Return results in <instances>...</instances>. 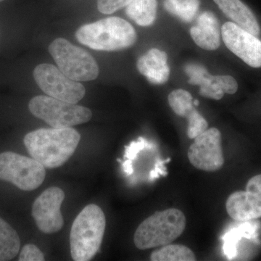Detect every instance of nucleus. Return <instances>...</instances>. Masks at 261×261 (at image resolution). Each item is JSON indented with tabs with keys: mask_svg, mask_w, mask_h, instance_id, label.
Segmentation results:
<instances>
[{
	"mask_svg": "<svg viewBox=\"0 0 261 261\" xmlns=\"http://www.w3.org/2000/svg\"><path fill=\"white\" fill-rule=\"evenodd\" d=\"M157 9V0H132L126 7V13L137 25L147 27L153 24Z\"/></svg>",
	"mask_w": 261,
	"mask_h": 261,
	"instance_id": "17",
	"label": "nucleus"
},
{
	"mask_svg": "<svg viewBox=\"0 0 261 261\" xmlns=\"http://www.w3.org/2000/svg\"><path fill=\"white\" fill-rule=\"evenodd\" d=\"M49 51L58 68L71 80L89 82L99 75V65L93 57L67 39H56L49 44Z\"/></svg>",
	"mask_w": 261,
	"mask_h": 261,
	"instance_id": "6",
	"label": "nucleus"
},
{
	"mask_svg": "<svg viewBox=\"0 0 261 261\" xmlns=\"http://www.w3.org/2000/svg\"><path fill=\"white\" fill-rule=\"evenodd\" d=\"M5 1V0H0V2Z\"/></svg>",
	"mask_w": 261,
	"mask_h": 261,
	"instance_id": "27",
	"label": "nucleus"
},
{
	"mask_svg": "<svg viewBox=\"0 0 261 261\" xmlns=\"http://www.w3.org/2000/svg\"><path fill=\"white\" fill-rule=\"evenodd\" d=\"M152 261H195V253L188 247L182 245H165L152 252Z\"/></svg>",
	"mask_w": 261,
	"mask_h": 261,
	"instance_id": "20",
	"label": "nucleus"
},
{
	"mask_svg": "<svg viewBox=\"0 0 261 261\" xmlns=\"http://www.w3.org/2000/svg\"><path fill=\"white\" fill-rule=\"evenodd\" d=\"M77 40L98 51H119L133 46L137 35L135 28L124 19L110 17L85 24L75 32Z\"/></svg>",
	"mask_w": 261,
	"mask_h": 261,
	"instance_id": "2",
	"label": "nucleus"
},
{
	"mask_svg": "<svg viewBox=\"0 0 261 261\" xmlns=\"http://www.w3.org/2000/svg\"><path fill=\"white\" fill-rule=\"evenodd\" d=\"M185 73L189 75V83L192 85H197L200 84L202 80L208 75L209 72L202 65L196 63H190L185 66Z\"/></svg>",
	"mask_w": 261,
	"mask_h": 261,
	"instance_id": "22",
	"label": "nucleus"
},
{
	"mask_svg": "<svg viewBox=\"0 0 261 261\" xmlns=\"http://www.w3.org/2000/svg\"><path fill=\"white\" fill-rule=\"evenodd\" d=\"M199 86H200L199 92L202 97L210 98L216 100H219L224 97V92L219 87V84L215 82L214 75H211V73L206 75Z\"/></svg>",
	"mask_w": 261,
	"mask_h": 261,
	"instance_id": "21",
	"label": "nucleus"
},
{
	"mask_svg": "<svg viewBox=\"0 0 261 261\" xmlns=\"http://www.w3.org/2000/svg\"><path fill=\"white\" fill-rule=\"evenodd\" d=\"M121 162L123 173L132 184L154 181L160 176L167 174L165 163L170 159L160 157L157 146L146 139L140 137L125 149L124 161Z\"/></svg>",
	"mask_w": 261,
	"mask_h": 261,
	"instance_id": "5",
	"label": "nucleus"
},
{
	"mask_svg": "<svg viewBox=\"0 0 261 261\" xmlns=\"http://www.w3.org/2000/svg\"><path fill=\"white\" fill-rule=\"evenodd\" d=\"M186 228L181 211L169 208L158 211L146 219L135 231L134 243L140 250L169 245L179 238Z\"/></svg>",
	"mask_w": 261,
	"mask_h": 261,
	"instance_id": "4",
	"label": "nucleus"
},
{
	"mask_svg": "<svg viewBox=\"0 0 261 261\" xmlns=\"http://www.w3.org/2000/svg\"><path fill=\"white\" fill-rule=\"evenodd\" d=\"M194 105L197 107V106H199V101L197 100V99H195V100H194Z\"/></svg>",
	"mask_w": 261,
	"mask_h": 261,
	"instance_id": "26",
	"label": "nucleus"
},
{
	"mask_svg": "<svg viewBox=\"0 0 261 261\" xmlns=\"http://www.w3.org/2000/svg\"><path fill=\"white\" fill-rule=\"evenodd\" d=\"M190 35L198 47L205 50H216L220 46L221 29L218 18L211 12L199 15L195 25L190 29Z\"/></svg>",
	"mask_w": 261,
	"mask_h": 261,
	"instance_id": "15",
	"label": "nucleus"
},
{
	"mask_svg": "<svg viewBox=\"0 0 261 261\" xmlns=\"http://www.w3.org/2000/svg\"><path fill=\"white\" fill-rule=\"evenodd\" d=\"M65 193L59 187H53L42 192L32 206V216L42 232L51 234L61 231L64 224L61 207Z\"/></svg>",
	"mask_w": 261,
	"mask_h": 261,
	"instance_id": "11",
	"label": "nucleus"
},
{
	"mask_svg": "<svg viewBox=\"0 0 261 261\" xmlns=\"http://www.w3.org/2000/svg\"><path fill=\"white\" fill-rule=\"evenodd\" d=\"M226 212L234 221L245 222L261 218V174L249 180L245 191L231 194L226 202Z\"/></svg>",
	"mask_w": 261,
	"mask_h": 261,
	"instance_id": "12",
	"label": "nucleus"
},
{
	"mask_svg": "<svg viewBox=\"0 0 261 261\" xmlns=\"http://www.w3.org/2000/svg\"><path fill=\"white\" fill-rule=\"evenodd\" d=\"M168 104L173 112L186 118L188 121L187 135L189 138L195 139L207 129L208 123L196 109L192 94L185 89L173 90L168 95Z\"/></svg>",
	"mask_w": 261,
	"mask_h": 261,
	"instance_id": "13",
	"label": "nucleus"
},
{
	"mask_svg": "<svg viewBox=\"0 0 261 261\" xmlns=\"http://www.w3.org/2000/svg\"><path fill=\"white\" fill-rule=\"evenodd\" d=\"M187 155L190 163L197 169L207 172L219 171L224 164L221 132L213 127L197 136Z\"/></svg>",
	"mask_w": 261,
	"mask_h": 261,
	"instance_id": "10",
	"label": "nucleus"
},
{
	"mask_svg": "<svg viewBox=\"0 0 261 261\" xmlns=\"http://www.w3.org/2000/svg\"><path fill=\"white\" fill-rule=\"evenodd\" d=\"M45 177V167L37 160L13 152L0 153V180L23 191H32L42 185Z\"/></svg>",
	"mask_w": 261,
	"mask_h": 261,
	"instance_id": "8",
	"label": "nucleus"
},
{
	"mask_svg": "<svg viewBox=\"0 0 261 261\" xmlns=\"http://www.w3.org/2000/svg\"><path fill=\"white\" fill-rule=\"evenodd\" d=\"M30 112L53 128H68L90 121L89 108L49 96H36L29 104Z\"/></svg>",
	"mask_w": 261,
	"mask_h": 261,
	"instance_id": "7",
	"label": "nucleus"
},
{
	"mask_svg": "<svg viewBox=\"0 0 261 261\" xmlns=\"http://www.w3.org/2000/svg\"><path fill=\"white\" fill-rule=\"evenodd\" d=\"M20 248V240L18 233L0 217V261L14 258Z\"/></svg>",
	"mask_w": 261,
	"mask_h": 261,
	"instance_id": "18",
	"label": "nucleus"
},
{
	"mask_svg": "<svg viewBox=\"0 0 261 261\" xmlns=\"http://www.w3.org/2000/svg\"><path fill=\"white\" fill-rule=\"evenodd\" d=\"M137 69L151 84L161 85L169 80L168 56L164 51L153 48L137 61Z\"/></svg>",
	"mask_w": 261,
	"mask_h": 261,
	"instance_id": "16",
	"label": "nucleus"
},
{
	"mask_svg": "<svg viewBox=\"0 0 261 261\" xmlns=\"http://www.w3.org/2000/svg\"><path fill=\"white\" fill-rule=\"evenodd\" d=\"M231 22L261 39V23L251 8L242 0H214Z\"/></svg>",
	"mask_w": 261,
	"mask_h": 261,
	"instance_id": "14",
	"label": "nucleus"
},
{
	"mask_svg": "<svg viewBox=\"0 0 261 261\" xmlns=\"http://www.w3.org/2000/svg\"><path fill=\"white\" fill-rule=\"evenodd\" d=\"M34 80L44 93L65 102H80L86 94L83 84L70 79L55 65L43 63L34 70Z\"/></svg>",
	"mask_w": 261,
	"mask_h": 261,
	"instance_id": "9",
	"label": "nucleus"
},
{
	"mask_svg": "<svg viewBox=\"0 0 261 261\" xmlns=\"http://www.w3.org/2000/svg\"><path fill=\"white\" fill-rule=\"evenodd\" d=\"M163 4L165 9L170 14L185 23H190L198 12L200 2V0H165Z\"/></svg>",
	"mask_w": 261,
	"mask_h": 261,
	"instance_id": "19",
	"label": "nucleus"
},
{
	"mask_svg": "<svg viewBox=\"0 0 261 261\" xmlns=\"http://www.w3.org/2000/svg\"><path fill=\"white\" fill-rule=\"evenodd\" d=\"M106 220L97 205L86 206L75 218L70 233V253L75 261L92 260L102 245Z\"/></svg>",
	"mask_w": 261,
	"mask_h": 261,
	"instance_id": "3",
	"label": "nucleus"
},
{
	"mask_svg": "<svg viewBox=\"0 0 261 261\" xmlns=\"http://www.w3.org/2000/svg\"><path fill=\"white\" fill-rule=\"evenodd\" d=\"M80 134L71 127L39 128L29 132L23 142L32 159L47 168L64 165L74 153Z\"/></svg>",
	"mask_w": 261,
	"mask_h": 261,
	"instance_id": "1",
	"label": "nucleus"
},
{
	"mask_svg": "<svg viewBox=\"0 0 261 261\" xmlns=\"http://www.w3.org/2000/svg\"><path fill=\"white\" fill-rule=\"evenodd\" d=\"M132 0H97V9L103 14H112L126 8Z\"/></svg>",
	"mask_w": 261,
	"mask_h": 261,
	"instance_id": "24",
	"label": "nucleus"
},
{
	"mask_svg": "<svg viewBox=\"0 0 261 261\" xmlns=\"http://www.w3.org/2000/svg\"><path fill=\"white\" fill-rule=\"evenodd\" d=\"M45 260L44 254L36 245L28 244L22 249L18 260L20 261H43Z\"/></svg>",
	"mask_w": 261,
	"mask_h": 261,
	"instance_id": "25",
	"label": "nucleus"
},
{
	"mask_svg": "<svg viewBox=\"0 0 261 261\" xmlns=\"http://www.w3.org/2000/svg\"><path fill=\"white\" fill-rule=\"evenodd\" d=\"M216 82L225 94H234L238 92L240 84L235 77L231 75H214Z\"/></svg>",
	"mask_w": 261,
	"mask_h": 261,
	"instance_id": "23",
	"label": "nucleus"
}]
</instances>
